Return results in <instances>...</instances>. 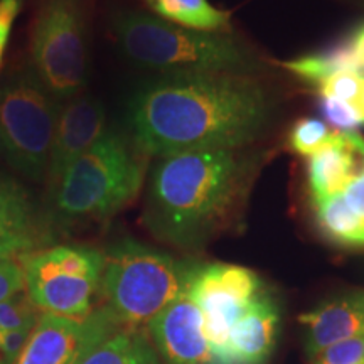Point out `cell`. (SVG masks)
I'll return each instance as SVG.
<instances>
[{"instance_id":"obj_16","label":"cell","mask_w":364,"mask_h":364,"mask_svg":"<svg viewBox=\"0 0 364 364\" xmlns=\"http://www.w3.org/2000/svg\"><path fill=\"white\" fill-rule=\"evenodd\" d=\"M307 177L312 203L341 194L351 184L353 179L349 174L348 164H346L343 149H341L338 132L332 135L331 142L326 147L309 157Z\"/></svg>"},{"instance_id":"obj_7","label":"cell","mask_w":364,"mask_h":364,"mask_svg":"<svg viewBox=\"0 0 364 364\" xmlns=\"http://www.w3.org/2000/svg\"><path fill=\"white\" fill-rule=\"evenodd\" d=\"M34 75L54 97L70 98L88 80L83 0H41L31 31Z\"/></svg>"},{"instance_id":"obj_22","label":"cell","mask_w":364,"mask_h":364,"mask_svg":"<svg viewBox=\"0 0 364 364\" xmlns=\"http://www.w3.org/2000/svg\"><path fill=\"white\" fill-rule=\"evenodd\" d=\"M39 309L26 290L0 302V326L6 331H33L39 321Z\"/></svg>"},{"instance_id":"obj_20","label":"cell","mask_w":364,"mask_h":364,"mask_svg":"<svg viewBox=\"0 0 364 364\" xmlns=\"http://www.w3.org/2000/svg\"><path fill=\"white\" fill-rule=\"evenodd\" d=\"M284 66L299 78L309 81L312 85H318L321 81L329 78L331 75L339 71H358L354 59L349 51L348 44L341 43L336 48L329 49V51L318 53V54H309V56H302L294 59V61H285Z\"/></svg>"},{"instance_id":"obj_18","label":"cell","mask_w":364,"mask_h":364,"mask_svg":"<svg viewBox=\"0 0 364 364\" xmlns=\"http://www.w3.org/2000/svg\"><path fill=\"white\" fill-rule=\"evenodd\" d=\"M80 364H161V359L144 331L124 327L98 344Z\"/></svg>"},{"instance_id":"obj_17","label":"cell","mask_w":364,"mask_h":364,"mask_svg":"<svg viewBox=\"0 0 364 364\" xmlns=\"http://www.w3.org/2000/svg\"><path fill=\"white\" fill-rule=\"evenodd\" d=\"M159 17L172 24L208 33L230 29L231 14L220 11L208 0H144Z\"/></svg>"},{"instance_id":"obj_1","label":"cell","mask_w":364,"mask_h":364,"mask_svg":"<svg viewBox=\"0 0 364 364\" xmlns=\"http://www.w3.org/2000/svg\"><path fill=\"white\" fill-rule=\"evenodd\" d=\"M270 118V102L241 73H186L145 86L130 105L136 149L169 156L198 149H238Z\"/></svg>"},{"instance_id":"obj_33","label":"cell","mask_w":364,"mask_h":364,"mask_svg":"<svg viewBox=\"0 0 364 364\" xmlns=\"http://www.w3.org/2000/svg\"><path fill=\"white\" fill-rule=\"evenodd\" d=\"M363 2H364V0H363Z\"/></svg>"},{"instance_id":"obj_24","label":"cell","mask_w":364,"mask_h":364,"mask_svg":"<svg viewBox=\"0 0 364 364\" xmlns=\"http://www.w3.org/2000/svg\"><path fill=\"white\" fill-rule=\"evenodd\" d=\"M321 108L329 124L341 132H354L364 125V112L356 103L321 98Z\"/></svg>"},{"instance_id":"obj_26","label":"cell","mask_w":364,"mask_h":364,"mask_svg":"<svg viewBox=\"0 0 364 364\" xmlns=\"http://www.w3.org/2000/svg\"><path fill=\"white\" fill-rule=\"evenodd\" d=\"M24 268L14 258H0V302L24 290Z\"/></svg>"},{"instance_id":"obj_14","label":"cell","mask_w":364,"mask_h":364,"mask_svg":"<svg viewBox=\"0 0 364 364\" xmlns=\"http://www.w3.org/2000/svg\"><path fill=\"white\" fill-rule=\"evenodd\" d=\"M41 236L29 196L19 184L0 176V258L34 252Z\"/></svg>"},{"instance_id":"obj_6","label":"cell","mask_w":364,"mask_h":364,"mask_svg":"<svg viewBox=\"0 0 364 364\" xmlns=\"http://www.w3.org/2000/svg\"><path fill=\"white\" fill-rule=\"evenodd\" d=\"M61 107L34 73H22L0 90V154L31 179L46 176Z\"/></svg>"},{"instance_id":"obj_10","label":"cell","mask_w":364,"mask_h":364,"mask_svg":"<svg viewBox=\"0 0 364 364\" xmlns=\"http://www.w3.org/2000/svg\"><path fill=\"white\" fill-rule=\"evenodd\" d=\"M120 329L124 326L107 306L81 318L41 314L27 344L12 364H80Z\"/></svg>"},{"instance_id":"obj_19","label":"cell","mask_w":364,"mask_h":364,"mask_svg":"<svg viewBox=\"0 0 364 364\" xmlns=\"http://www.w3.org/2000/svg\"><path fill=\"white\" fill-rule=\"evenodd\" d=\"M312 204L316 220L327 238L348 247H364V218L346 203L343 194Z\"/></svg>"},{"instance_id":"obj_9","label":"cell","mask_w":364,"mask_h":364,"mask_svg":"<svg viewBox=\"0 0 364 364\" xmlns=\"http://www.w3.org/2000/svg\"><path fill=\"white\" fill-rule=\"evenodd\" d=\"M204 316L213 364L225 353L230 332L262 295V282L248 268L226 263L196 267L188 287Z\"/></svg>"},{"instance_id":"obj_21","label":"cell","mask_w":364,"mask_h":364,"mask_svg":"<svg viewBox=\"0 0 364 364\" xmlns=\"http://www.w3.org/2000/svg\"><path fill=\"white\" fill-rule=\"evenodd\" d=\"M334 134L336 132H331L329 127L318 118H302L290 130L289 145L299 156L312 157L331 142Z\"/></svg>"},{"instance_id":"obj_25","label":"cell","mask_w":364,"mask_h":364,"mask_svg":"<svg viewBox=\"0 0 364 364\" xmlns=\"http://www.w3.org/2000/svg\"><path fill=\"white\" fill-rule=\"evenodd\" d=\"M316 364H364V327L316 356Z\"/></svg>"},{"instance_id":"obj_32","label":"cell","mask_w":364,"mask_h":364,"mask_svg":"<svg viewBox=\"0 0 364 364\" xmlns=\"http://www.w3.org/2000/svg\"><path fill=\"white\" fill-rule=\"evenodd\" d=\"M2 336H4V329H2V326H0V339H2Z\"/></svg>"},{"instance_id":"obj_13","label":"cell","mask_w":364,"mask_h":364,"mask_svg":"<svg viewBox=\"0 0 364 364\" xmlns=\"http://www.w3.org/2000/svg\"><path fill=\"white\" fill-rule=\"evenodd\" d=\"M279 309L262 294L230 332L226 349L216 364H265L277 339Z\"/></svg>"},{"instance_id":"obj_4","label":"cell","mask_w":364,"mask_h":364,"mask_svg":"<svg viewBox=\"0 0 364 364\" xmlns=\"http://www.w3.org/2000/svg\"><path fill=\"white\" fill-rule=\"evenodd\" d=\"M196 267L134 240L113 245L105 255L100 292L127 329H147L189 287Z\"/></svg>"},{"instance_id":"obj_23","label":"cell","mask_w":364,"mask_h":364,"mask_svg":"<svg viewBox=\"0 0 364 364\" xmlns=\"http://www.w3.org/2000/svg\"><path fill=\"white\" fill-rule=\"evenodd\" d=\"M321 98L341 100L348 103H361L364 91V75L356 71H339L317 85ZM361 107V105H359Z\"/></svg>"},{"instance_id":"obj_15","label":"cell","mask_w":364,"mask_h":364,"mask_svg":"<svg viewBox=\"0 0 364 364\" xmlns=\"http://www.w3.org/2000/svg\"><path fill=\"white\" fill-rule=\"evenodd\" d=\"M307 327V351L316 358L332 344L358 334L364 327V294L336 299L317 311L300 316Z\"/></svg>"},{"instance_id":"obj_3","label":"cell","mask_w":364,"mask_h":364,"mask_svg":"<svg viewBox=\"0 0 364 364\" xmlns=\"http://www.w3.org/2000/svg\"><path fill=\"white\" fill-rule=\"evenodd\" d=\"M124 53L154 70L186 73H241L253 66L250 53L225 33L196 31L149 14L129 12L115 21Z\"/></svg>"},{"instance_id":"obj_8","label":"cell","mask_w":364,"mask_h":364,"mask_svg":"<svg viewBox=\"0 0 364 364\" xmlns=\"http://www.w3.org/2000/svg\"><path fill=\"white\" fill-rule=\"evenodd\" d=\"M105 255L90 247L61 245L31 253L24 262V290L43 314L81 318L93 312Z\"/></svg>"},{"instance_id":"obj_5","label":"cell","mask_w":364,"mask_h":364,"mask_svg":"<svg viewBox=\"0 0 364 364\" xmlns=\"http://www.w3.org/2000/svg\"><path fill=\"white\" fill-rule=\"evenodd\" d=\"M144 162L115 132L76 159L53 191L56 211L66 220H105L134 201L144 184Z\"/></svg>"},{"instance_id":"obj_29","label":"cell","mask_w":364,"mask_h":364,"mask_svg":"<svg viewBox=\"0 0 364 364\" xmlns=\"http://www.w3.org/2000/svg\"><path fill=\"white\" fill-rule=\"evenodd\" d=\"M346 44H348L349 51H351L358 71L364 75V24L354 29V33L351 34V38L346 41Z\"/></svg>"},{"instance_id":"obj_30","label":"cell","mask_w":364,"mask_h":364,"mask_svg":"<svg viewBox=\"0 0 364 364\" xmlns=\"http://www.w3.org/2000/svg\"><path fill=\"white\" fill-rule=\"evenodd\" d=\"M14 361H11V359H7V358H2L0 356V364H12Z\"/></svg>"},{"instance_id":"obj_31","label":"cell","mask_w":364,"mask_h":364,"mask_svg":"<svg viewBox=\"0 0 364 364\" xmlns=\"http://www.w3.org/2000/svg\"><path fill=\"white\" fill-rule=\"evenodd\" d=\"M359 105H361V108H363V112H364V91H363V97H361V103H359Z\"/></svg>"},{"instance_id":"obj_27","label":"cell","mask_w":364,"mask_h":364,"mask_svg":"<svg viewBox=\"0 0 364 364\" xmlns=\"http://www.w3.org/2000/svg\"><path fill=\"white\" fill-rule=\"evenodd\" d=\"M22 0H0V65L11 38L14 22L19 16Z\"/></svg>"},{"instance_id":"obj_28","label":"cell","mask_w":364,"mask_h":364,"mask_svg":"<svg viewBox=\"0 0 364 364\" xmlns=\"http://www.w3.org/2000/svg\"><path fill=\"white\" fill-rule=\"evenodd\" d=\"M31 331H6L4 332L2 339H0V354L2 358H7L14 361L19 356L24 346L29 339Z\"/></svg>"},{"instance_id":"obj_2","label":"cell","mask_w":364,"mask_h":364,"mask_svg":"<svg viewBox=\"0 0 364 364\" xmlns=\"http://www.w3.org/2000/svg\"><path fill=\"white\" fill-rule=\"evenodd\" d=\"M247 164L236 149H198L159 159L150 177L147 218L176 243L203 240L243 196Z\"/></svg>"},{"instance_id":"obj_12","label":"cell","mask_w":364,"mask_h":364,"mask_svg":"<svg viewBox=\"0 0 364 364\" xmlns=\"http://www.w3.org/2000/svg\"><path fill=\"white\" fill-rule=\"evenodd\" d=\"M105 124L107 115L98 100L81 97L61 107L46 171L51 189L68 167L102 139Z\"/></svg>"},{"instance_id":"obj_11","label":"cell","mask_w":364,"mask_h":364,"mask_svg":"<svg viewBox=\"0 0 364 364\" xmlns=\"http://www.w3.org/2000/svg\"><path fill=\"white\" fill-rule=\"evenodd\" d=\"M147 331L157 351L169 364H213L204 316L189 290L159 312Z\"/></svg>"}]
</instances>
